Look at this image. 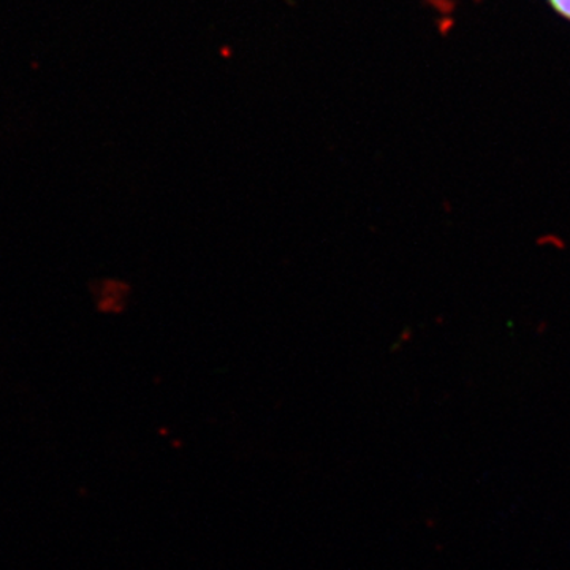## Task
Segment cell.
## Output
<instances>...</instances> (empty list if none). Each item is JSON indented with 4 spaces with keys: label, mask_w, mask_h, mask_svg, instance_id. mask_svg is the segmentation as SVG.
<instances>
[{
    "label": "cell",
    "mask_w": 570,
    "mask_h": 570,
    "mask_svg": "<svg viewBox=\"0 0 570 570\" xmlns=\"http://www.w3.org/2000/svg\"><path fill=\"white\" fill-rule=\"evenodd\" d=\"M550 2L558 13H561L562 17L569 18L570 20V0H550Z\"/></svg>",
    "instance_id": "obj_1"
}]
</instances>
